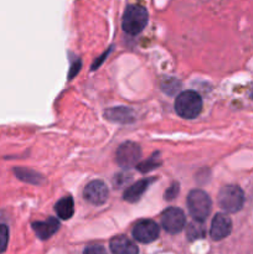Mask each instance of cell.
I'll return each mask as SVG.
<instances>
[{
	"label": "cell",
	"instance_id": "obj_1",
	"mask_svg": "<svg viewBox=\"0 0 253 254\" xmlns=\"http://www.w3.org/2000/svg\"><path fill=\"white\" fill-rule=\"evenodd\" d=\"M148 24V11L140 5H129L126 6L122 20V27L129 35H136L144 30Z\"/></svg>",
	"mask_w": 253,
	"mask_h": 254
},
{
	"label": "cell",
	"instance_id": "obj_2",
	"mask_svg": "<svg viewBox=\"0 0 253 254\" xmlns=\"http://www.w3.org/2000/svg\"><path fill=\"white\" fill-rule=\"evenodd\" d=\"M175 111L180 117L193 119L202 111V99L193 91L181 92L175 101Z\"/></svg>",
	"mask_w": 253,
	"mask_h": 254
},
{
	"label": "cell",
	"instance_id": "obj_3",
	"mask_svg": "<svg viewBox=\"0 0 253 254\" xmlns=\"http://www.w3.org/2000/svg\"><path fill=\"white\" fill-rule=\"evenodd\" d=\"M211 206L212 202L207 193L202 190L190 191L188 196V208L193 220L203 222L210 215Z\"/></svg>",
	"mask_w": 253,
	"mask_h": 254
},
{
	"label": "cell",
	"instance_id": "obj_4",
	"mask_svg": "<svg viewBox=\"0 0 253 254\" xmlns=\"http://www.w3.org/2000/svg\"><path fill=\"white\" fill-rule=\"evenodd\" d=\"M245 203V193L238 186L228 185L221 189L218 193V205L228 213H236Z\"/></svg>",
	"mask_w": 253,
	"mask_h": 254
},
{
	"label": "cell",
	"instance_id": "obj_5",
	"mask_svg": "<svg viewBox=\"0 0 253 254\" xmlns=\"http://www.w3.org/2000/svg\"><path fill=\"white\" fill-rule=\"evenodd\" d=\"M185 215L178 207H169L161 215V226L164 230L171 235L181 232L185 227Z\"/></svg>",
	"mask_w": 253,
	"mask_h": 254
},
{
	"label": "cell",
	"instance_id": "obj_6",
	"mask_svg": "<svg viewBox=\"0 0 253 254\" xmlns=\"http://www.w3.org/2000/svg\"><path fill=\"white\" fill-rule=\"evenodd\" d=\"M117 163L122 168L129 169L131 166L136 165L141 156L140 146L133 141H126L123 143L117 150Z\"/></svg>",
	"mask_w": 253,
	"mask_h": 254
},
{
	"label": "cell",
	"instance_id": "obj_7",
	"mask_svg": "<svg viewBox=\"0 0 253 254\" xmlns=\"http://www.w3.org/2000/svg\"><path fill=\"white\" fill-rule=\"evenodd\" d=\"M160 228L154 221L141 220L134 226L133 237L140 243H151L159 237Z\"/></svg>",
	"mask_w": 253,
	"mask_h": 254
},
{
	"label": "cell",
	"instance_id": "obj_8",
	"mask_svg": "<svg viewBox=\"0 0 253 254\" xmlns=\"http://www.w3.org/2000/svg\"><path fill=\"white\" fill-rule=\"evenodd\" d=\"M83 197L92 205H103L108 198V189L101 180H93L84 188Z\"/></svg>",
	"mask_w": 253,
	"mask_h": 254
},
{
	"label": "cell",
	"instance_id": "obj_9",
	"mask_svg": "<svg viewBox=\"0 0 253 254\" xmlns=\"http://www.w3.org/2000/svg\"><path fill=\"white\" fill-rule=\"evenodd\" d=\"M232 231V221L225 213H217L213 217L210 228V236L213 241H221L230 236Z\"/></svg>",
	"mask_w": 253,
	"mask_h": 254
},
{
	"label": "cell",
	"instance_id": "obj_10",
	"mask_svg": "<svg viewBox=\"0 0 253 254\" xmlns=\"http://www.w3.org/2000/svg\"><path fill=\"white\" fill-rule=\"evenodd\" d=\"M109 247L113 254H138L139 250L135 243L126 236H117L111 240Z\"/></svg>",
	"mask_w": 253,
	"mask_h": 254
},
{
	"label": "cell",
	"instance_id": "obj_11",
	"mask_svg": "<svg viewBox=\"0 0 253 254\" xmlns=\"http://www.w3.org/2000/svg\"><path fill=\"white\" fill-rule=\"evenodd\" d=\"M59 227H60V222L54 217L47 218V220L44 221V222L32 223V230H34V232L36 233L37 237L42 241L49 240L51 236H54L55 233L57 232V230H59Z\"/></svg>",
	"mask_w": 253,
	"mask_h": 254
},
{
	"label": "cell",
	"instance_id": "obj_12",
	"mask_svg": "<svg viewBox=\"0 0 253 254\" xmlns=\"http://www.w3.org/2000/svg\"><path fill=\"white\" fill-rule=\"evenodd\" d=\"M154 181H155V179H143L140 181H136L135 184H133L130 188L126 190L123 196L124 200L128 201V202H136V201H139Z\"/></svg>",
	"mask_w": 253,
	"mask_h": 254
},
{
	"label": "cell",
	"instance_id": "obj_13",
	"mask_svg": "<svg viewBox=\"0 0 253 254\" xmlns=\"http://www.w3.org/2000/svg\"><path fill=\"white\" fill-rule=\"evenodd\" d=\"M106 118L111 122H116V123H131L134 122V112L130 108L126 107H117V108H111L104 113Z\"/></svg>",
	"mask_w": 253,
	"mask_h": 254
},
{
	"label": "cell",
	"instance_id": "obj_14",
	"mask_svg": "<svg viewBox=\"0 0 253 254\" xmlns=\"http://www.w3.org/2000/svg\"><path fill=\"white\" fill-rule=\"evenodd\" d=\"M55 211L61 220H69L74 213V203L72 197L68 196V197L61 198L55 206Z\"/></svg>",
	"mask_w": 253,
	"mask_h": 254
},
{
	"label": "cell",
	"instance_id": "obj_15",
	"mask_svg": "<svg viewBox=\"0 0 253 254\" xmlns=\"http://www.w3.org/2000/svg\"><path fill=\"white\" fill-rule=\"evenodd\" d=\"M15 174H16V176L20 179V180L25 181V183L34 184V185L41 184L42 180H44L40 174H37L36 171L34 170H30V169L16 168L15 169Z\"/></svg>",
	"mask_w": 253,
	"mask_h": 254
},
{
	"label": "cell",
	"instance_id": "obj_16",
	"mask_svg": "<svg viewBox=\"0 0 253 254\" xmlns=\"http://www.w3.org/2000/svg\"><path fill=\"white\" fill-rule=\"evenodd\" d=\"M186 235H188L189 241L201 240V238L205 237L206 230L205 226H203V222L193 220L192 222L189 223L188 228H186Z\"/></svg>",
	"mask_w": 253,
	"mask_h": 254
},
{
	"label": "cell",
	"instance_id": "obj_17",
	"mask_svg": "<svg viewBox=\"0 0 253 254\" xmlns=\"http://www.w3.org/2000/svg\"><path fill=\"white\" fill-rule=\"evenodd\" d=\"M158 155L159 154H154V155L151 156V158H149L148 160L143 161V163H139L138 166H136L138 170L140 171V173H149V171L158 168V166L160 165V161H159Z\"/></svg>",
	"mask_w": 253,
	"mask_h": 254
},
{
	"label": "cell",
	"instance_id": "obj_18",
	"mask_svg": "<svg viewBox=\"0 0 253 254\" xmlns=\"http://www.w3.org/2000/svg\"><path fill=\"white\" fill-rule=\"evenodd\" d=\"M161 87H163L164 91L168 92L169 94H174L179 88H180V82L175 78H166L164 79Z\"/></svg>",
	"mask_w": 253,
	"mask_h": 254
},
{
	"label": "cell",
	"instance_id": "obj_19",
	"mask_svg": "<svg viewBox=\"0 0 253 254\" xmlns=\"http://www.w3.org/2000/svg\"><path fill=\"white\" fill-rule=\"evenodd\" d=\"M9 243V230L5 225H0V253L4 252Z\"/></svg>",
	"mask_w": 253,
	"mask_h": 254
},
{
	"label": "cell",
	"instance_id": "obj_20",
	"mask_svg": "<svg viewBox=\"0 0 253 254\" xmlns=\"http://www.w3.org/2000/svg\"><path fill=\"white\" fill-rule=\"evenodd\" d=\"M83 254H107V251L101 245H89L84 248Z\"/></svg>",
	"mask_w": 253,
	"mask_h": 254
},
{
	"label": "cell",
	"instance_id": "obj_21",
	"mask_svg": "<svg viewBox=\"0 0 253 254\" xmlns=\"http://www.w3.org/2000/svg\"><path fill=\"white\" fill-rule=\"evenodd\" d=\"M178 195H179V184L174 183L173 185H171L170 188L165 191V193H164V198L168 201H171V200H174V198H175Z\"/></svg>",
	"mask_w": 253,
	"mask_h": 254
}]
</instances>
